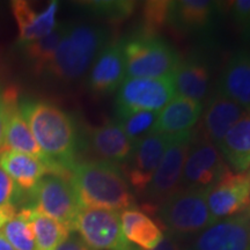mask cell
<instances>
[{"label": "cell", "mask_w": 250, "mask_h": 250, "mask_svg": "<svg viewBox=\"0 0 250 250\" xmlns=\"http://www.w3.org/2000/svg\"><path fill=\"white\" fill-rule=\"evenodd\" d=\"M21 110L37 145L48 159L51 174L70 180L79 146L73 118L58 105L41 100H26Z\"/></svg>", "instance_id": "cell-1"}, {"label": "cell", "mask_w": 250, "mask_h": 250, "mask_svg": "<svg viewBox=\"0 0 250 250\" xmlns=\"http://www.w3.org/2000/svg\"><path fill=\"white\" fill-rule=\"evenodd\" d=\"M70 182L83 208L120 212L131 208L134 202L126 177L111 162L92 160L77 164Z\"/></svg>", "instance_id": "cell-2"}, {"label": "cell", "mask_w": 250, "mask_h": 250, "mask_svg": "<svg viewBox=\"0 0 250 250\" xmlns=\"http://www.w3.org/2000/svg\"><path fill=\"white\" fill-rule=\"evenodd\" d=\"M109 31L95 23H67L48 73L64 83L79 80L108 45Z\"/></svg>", "instance_id": "cell-3"}, {"label": "cell", "mask_w": 250, "mask_h": 250, "mask_svg": "<svg viewBox=\"0 0 250 250\" xmlns=\"http://www.w3.org/2000/svg\"><path fill=\"white\" fill-rule=\"evenodd\" d=\"M126 78H161L170 76L180 56L169 43L158 35L137 33L122 41Z\"/></svg>", "instance_id": "cell-4"}, {"label": "cell", "mask_w": 250, "mask_h": 250, "mask_svg": "<svg viewBox=\"0 0 250 250\" xmlns=\"http://www.w3.org/2000/svg\"><path fill=\"white\" fill-rule=\"evenodd\" d=\"M208 189H181L161 203L159 218L171 235L187 236L213 225L208 205Z\"/></svg>", "instance_id": "cell-5"}, {"label": "cell", "mask_w": 250, "mask_h": 250, "mask_svg": "<svg viewBox=\"0 0 250 250\" xmlns=\"http://www.w3.org/2000/svg\"><path fill=\"white\" fill-rule=\"evenodd\" d=\"M26 208L54 219L73 232L81 205L70 180L48 174L28 193Z\"/></svg>", "instance_id": "cell-6"}, {"label": "cell", "mask_w": 250, "mask_h": 250, "mask_svg": "<svg viewBox=\"0 0 250 250\" xmlns=\"http://www.w3.org/2000/svg\"><path fill=\"white\" fill-rule=\"evenodd\" d=\"M173 74L161 78H125L116 95V116L161 111L175 98Z\"/></svg>", "instance_id": "cell-7"}, {"label": "cell", "mask_w": 250, "mask_h": 250, "mask_svg": "<svg viewBox=\"0 0 250 250\" xmlns=\"http://www.w3.org/2000/svg\"><path fill=\"white\" fill-rule=\"evenodd\" d=\"M74 230L93 250H142L124 236L118 211L81 208Z\"/></svg>", "instance_id": "cell-8"}, {"label": "cell", "mask_w": 250, "mask_h": 250, "mask_svg": "<svg viewBox=\"0 0 250 250\" xmlns=\"http://www.w3.org/2000/svg\"><path fill=\"white\" fill-rule=\"evenodd\" d=\"M229 171L217 146L199 139L191 142L180 186L183 189H210Z\"/></svg>", "instance_id": "cell-9"}, {"label": "cell", "mask_w": 250, "mask_h": 250, "mask_svg": "<svg viewBox=\"0 0 250 250\" xmlns=\"http://www.w3.org/2000/svg\"><path fill=\"white\" fill-rule=\"evenodd\" d=\"M192 142V131L176 137L166 151L153 179L145 190L149 202H165L179 190L186 158Z\"/></svg>", "instance_id": "cell-10"}, {"label": "cell", "mask_w": 250, "mask_h": 250, "mask_svg": "<svg viewBox=\"0 0 250 250\" xmlns=\"http://www.w3.org/2000/svg\"><path fill=\"white\" fill-rule=\"evenodd\" d=\"M176 137L162 133H149L134 144L130 161L126 164V180L137 192H145L151 183L166 151Z\"/></svg>", "instance_id": "cell-11"}, {"label": "cell", "mask_w": 250, "mask_h": 250, "mask_svg": "<svg viewBox=\"0 0 250 250\" xmlns=\"http://www.w3.org/2000/svg\"><path fill=\"white\" fill-rule=\"evenodd\" d=\"M208 205L213 223L240 214L250 205L248 174L227 171L223 179L208 189Z\"/></svg>", "instance_id": "cell-12"}, {"label": "cell", "mask_w": 250, "mask_h": 250, "mask_svg": "<svg viewBox=\"0 0 250 250\" xmlns=\"http://www.w3.org/2000/svg\"><path fill=\"white\" fill-rule=\"evenodd\" d=\"M189 250H250V214L215 221L199 234Z\"/></svg>", "instance_id": "cell-13"}, {"label": "cell", "mask_w": 250, "mask_h": 250, "mask_svg": "<svg viewBox=\"0 0 250 250\" xmlns=\"http://www.w3.org/2000/svg\"><path fill=\"white\" fill-rule=\"evenodd\" d=\"M4 101L6 118L2 148L21 152L24 153V154L34 156L36 159H40L41 161H43L48 166L50 170L48 159L45 158L42 149L37 145L36 140L30 131L29 125H28L26 118L22 114V110H21L17 89H5ZM50 174H51V170H50Z\"/></svg>", "instance_id": "cell-14"}, {"label": "cell", "mask_w": 250, "mask_h": 250, "mask_svg": "<svg viewBox=\"0 0 250 250\" xmlns=\"http://www.w3.org/2000/svg\"><path fill=\"white\" fill-rule=\"evenodd\" d=\"M126 78L122 41L110 43L100 52L90 67L87 88L93 94L104 95L120 88Z\"/></svg>", "instance_id": "cell-15"}, {"label": "cell", "mask_w": 250, "mask_h": 250, "mask_svg": "<svg viewBox=\"0 0 250 250\" xmlns=\"http://www.w3.org/2000/svg\"><path fill=\"white\" fill-rule=\"evenodd\" d=\"M88 146L100 160L117 166L126 165L134 149V144L127 138L116 120L107 121L90 130Z\"/></svg>", "instance_id": "cell-16"}, {"label": "cell", "mask_w": 250, "mask_h": 250, "mask_svg": "<svg viewBox=\"0 0 250 250\" xmlns=\"http://www.w3.org/2000/svg\"><path fill=\"white\" fill-rule=\"evenodd\" d=\"M246 110L237 103L215 92L208 98L202 118L203 136L201 139L218 147L228 131L241 120Z\"/></svg>", "instance_id": "cell-17"}, {"label": "cell", "mask_w": 250, "mask_h": 250, "mask_svg": "<svg viewBox=\"0 0 250 250\" xmlns=\"http://www.w3.org/2000/svg\"><path fill=\"white\" fill-rule=\"evenodd\" d=\"M219 2L208 0L171 1L168 26L184 34H206L211 30Z\"/></svg>", "instance_id": "cell-18"}, {"label": "cell", "mask_w": 250, "mask_h": 250, "mask_svg": "<svg viewBox=\"0 0 250 250\" xmlns=\"http://www.w3.org/2000/svg\"><path fill=\"white\" fill-rule=\"evenodd\" d=\"M11 8L18 24L19 44L21 46L46 36L57 26V1H51L44 9L36 11L29 2L15 0L12 1Z\"/></svg>", "instance_id": "cell-19"}, {"label": "cell", "mask_w": 250, "mask_h": 250, "mask_svg": "<svg viewBox=\"0 0 250 250\" xmlns=\"http://www.w3.org/2000/svg\"><path fill=\"white\" fill-rule=\"evenodd\" d=\"M173 79L175 90L180 96L202 102L211 89V66L204 57L191 55L180 61Z\"/></svg>", "instance_id": "cell-20"}, {"label": "cell", "mask_w": 250, "mask_h": 250, "mask_svg": "<svg viewBox=\"0 0 250 250\" xmlns=\"http://www.w3.org/2000/svg\"><path fill=\"white\" fill-rule=\"evenodd\" d=\"M217 92L250 114V54L237 51L228 59L219 77Z\"/></svg>", "instance_id": "cell-21"}, {"label": "cell", "mask_w": 250, "mask_h": 250, "mask_svg": "<svg viewBox=\"0 0 250 250\" xmlns=\"http://www.w3.org/2000/svg\"><path fill=\"white\" fill-rule=\"evenodd\" d=\"M203 112V103L175 96L166 107L159 111L154 132L179 137L192 131Z\"/></svg>", "instance_id": "cell-22"}, {"label": "cell", "mask_w": 250, "mask_h": 250, "mask_svg": "<svg viewBox=\"0 0 250 250\" xmlns=\"http://www.w3.org/2000/svg\"><path fill=\"white\" fill-rule=\"evenodd\" d=\"M0 167L27 196L45 175L50 174L48 166L40 159L5 148L0 149Z\"/></svg>", "instance_id": "cell-23"}, {"label": "cell", "mask_w": 250, "mask_h": 250, "mask_svg": "<svg viewBox=\"0 0 250 250\" xmlns=\"http://www.w3.org/2000/svg\"><path fill=\"white\" fill-rule=\"evenodd\" d=\"M224 160L234 170L243 174L250 167V114L246 112L241 120L228 131L218 146Z\"/></svg>", "instance_id": "cell-24"}, {"label": "cell", "mask_w": 250, "mask_h": 250, "mask_svg": "<svg viewBox=\"0 0 250 250\" xmlns=\"http://www.w3.org/2000/svg\"><path fill=\"white\" fill-rule=\"evenodd\" d=\"M121 226L127 241L142 250L154 249L165 236L160 226L149 215L134 208L122 212Z\"/></svg>", "instance_id": "cell-25"}, {"label": "cell", "mask_w": 250, "mask_h": 250, "mask_svg": "<svg viewBox=\"0 0 250 250\" xmlns=\"http://www.w3.org/2000/svg\"><path fill=\"white\" fill-rule=\"evenodd\" d=\"M66 27L67 23H57L55 29L46 36L22 45L28 62L37 73L48 72L62 36L66 31Z\"/></svg>", "instance_id": "cell-26"}, {"label": "cell", "mask_w": 250, "mask_h": 250, "mask_svg": "<svg viewBox=\"0 0 250 250\" xmlns=\"http://www.w3.org/2000/svg\"><path fill=\"white\" fill-rule=\"evenodd\" d=\"M30 218L35 235V250H56L72 233L64 225L30 208Z\"/></svg>", "instance_id": "cell-27"}, {"label": "cell", "mask_w": 250, "mask_h": 250, "mask_svg": "<svg viewBox=\"0 0 250 250\" xmlns=\"http://www.w3.org/2000/svg\"><path fill=\"white\" fill-rule=\"evenodd\" d=\"M0 234L15 250H35L30 208H23L18 211L0 228Z\"/></svg>", "instance_id": "cell-28"}, {"label": "cell", "mask_w": 250, "mask_h": 250, "mask_svg": "<svg viewBox=\"0 0 250 250\" xmlns=\"http://www.w3.org/2000/svg\"><path fill=\"white\" fill-rule=\"evenodd\" d=\"M159 112L156 111H137L116 116V121L127 138L136 144L154 132Z\"/></svg>", "instance_id": "cell-29"}, {"label": "cell", "mask_w": 250, "mask_h": 250, "mask_svg": "<svg viewBox=\"0 0 250 250\" xmlns=\"http://www.w3.org/2000/svg\"><path fill=\"white\" fill-rule=\"evenodd\" d=\"M171 1L153 0L143 5L142 27L138 33L145 35H156L158 31L169 22Z\"/></svg>", "instance_id": "cell-30"}, {"label": "cell", "mask_w": 250, "mask_h": 250, "mask_svg": "<svg viewBox=\"0 0 250 250\" xmlns=\"http://www.w3.org/2000/svg\"><path fill=\"white\" fill-rule=\"evenodd\" d=\"M27 193L0 167V212L14 215L18 212L19 203L27 202Z\"/></svg>", "instance_id": "cell-31"}, {"label": "cell", "mask_w": 250, "mask_h": 250, "mask_svg": "<svg viewBox=\"0 0 250 250\" xmlns=\"http://www.w3.org/2000/svg\"><path fill=\"white\" fill-rule=\"evenodd\" d=\"M86 7L93 13L111 19V20H124L133 13L136 2L133 1H92L86 2Z\"/></svg>", "instance_id": "cell-32"}, {"label": "cell", "mask_w": 250, "mask_h": 250, "mask_svg": "<svg viewBox=\"0 0 250 250\" xmlns=\"http://www.w3.org/2000/svg\"><path fill=\"white\" fill-rule=\"evenodd\" d=\"M230 14L234 22L245 31L250 21V0H236L232 2Z\"/></svg>", "instance_id": "cell-33"}, {"label": "cell", "mask_w": 250, "mask_h": 250, "mask_svg": "<svg viewBox=\"0 0 250 250\" xmlns=\"http://www.w3.org/2000/svg\"><path fill=\"white\" fill-rule=\"evenodd\" d=\"M56 250H93L83 242V240L76 233H70Z\"/></svg>", "instance_id": "cell-34"}, {"label": "cell", "mask_w": 250, "mask_h": 250, "mask_svg": "<svg viewBox=\"0 0 250 250\" xmlns=\"http://www.w3.org/2000/svg\"><path fill=\"white\" fill-rule=\"evenodd\" d=\"M152 250H181L179 243H177L176 239L171 234H166L162 239V241Z\"/></svg>", "instance_id": "cell-35"}, {"label": "cell", "mask_w": 250, "mask_h": 250, "mask_svg": "<svg viewBox=\"0 0 250 250\" xmlns=\"http://www.w3.org/2000/svg\"><path fill=\"white\" fill-rule=\"evenodd\" d=\"M5 101H4V90L0 88V149L4 145V134H5Z\"/></svg>", "instance_id": "cell-36"}, {"label": "cell", "mask_w": 250, "mask_h": 250, "mask_svg": "<svg viewBox=\"0 0 250 250\" xmlns=\"http://www.w3.org/2000/svg\"><path fill=\"white\" fill-rule=\"evenodd\" d=\"M0 250H15L13 247L6 241V239L1 234H0Z\"/></svg>", "instance_id": "cell-37"}, {"label": "cell", "mask_w": 250, "mask_h": 250, "mask_svg": "<svg viewBox=\"0 0 250 250\" xmlns=\"http://www.w3.org/2000/svg\"><path fill=\"white\" fill-rule=\"evenodd\" d=\"M13 215L11 214H7V213H2V212H0V228H1L4 225L6 224V221L9 220Z\"/></svg>", "instance_id": "cell-38"}, {"label": "cell", "mask_w": 250, "mask_h": 250, "mask_svg": "<svg viewBox=\"0 0 250 250\" xmlns=\"http://www.w3.org/2000/svg\"><path fill=\"white\" fill-rule=\"evenodd\" d=\"M243 33L246 34V36H248V37H250V21H249V23H248V26H247V28L245 29V31H243Z\"/></svg>", "instance_id": "cell-39"}, {"label": "cell", "mask_w": 250, "mask_h": 250, "mask_svg": "<svg viewBox=\"0 0 250 250\" xmlns=\"http://www.w3.org/2000/svg\"><path fill=\"white\" fill-rule=\"evenodd\" d=\"M250 168V167H249ZM248 176H249V179H250V171H249V174H248Z\"/></svg>", "instance_id": "cell-40"}]
</instances>
